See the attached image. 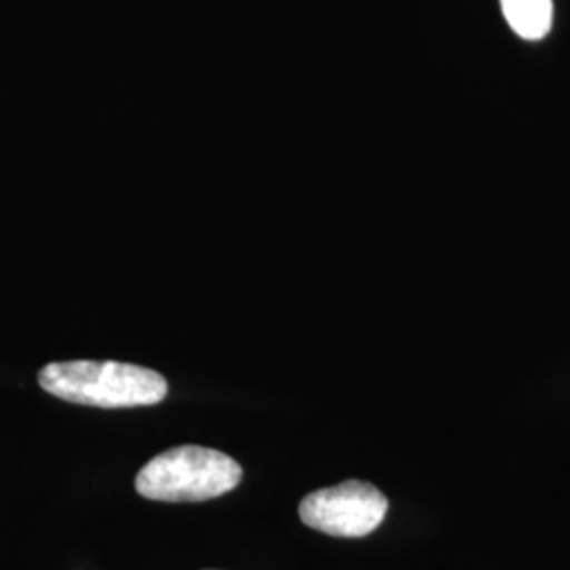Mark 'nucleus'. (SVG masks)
Masks as SVG:
<instances>
[{
  "instance_id": "1",
  "label": "nucleus",
  "mask_w": 570,
  "mask_h": 570,
  "mask_svg": "<svg viewBox=\"0 0 570 570\" xmlns=\"http://www.w3.org/2000/svg\"><path fill=\"white\" fill-rule=\"evenodd\" d=\"M39 383L47 393L82 406H155L167 395L159 372L121 362H56L42 367Z\"/></svg>"
},
{
  "instance_id": "2",
  "label": "nucleus",
  "mask_w": 570,
  "mask_h": 570,
  "mask_svg": "<svg viewBox=\"0 0 570 570\" xmlns=\"http://www.w3.org/2000/svg\"><path fill=\"white\" fill-rule=\"evenodd\" d=\"M242 475V465L220 450L180 446L150 459L136 478V490L150 501L197 503L230 492Z\"/></svg>"
},
{
  "instance_id": "3",
  "label": "nucleus",
  "mask_w": 570,
  "mask_h": 570,
  "mask_svg": "<svg viewBox=\"0 0 570 570\" xmlns=\"http://www.w3.org/2000/svg\"><path fill=\"white\" fill-rule=\"evenodd\" d=\"M387 497L360 480L317 490L303 499L298 513L308 529L330 537L357 539L381 527L387 515Z\"/></svg>"
},
{
  "instance_id": "4",
  "label": "nucleus",
  "mask_w": 570,
  "mask_h": 570,
  "mask_svg": "<svg viewBox=\"0 0 570 570\" xmlns=\"http://www.w3.org/2000/svg\"><path fill=\"white\" fill-rule=\"evenodd\" d=\"M501 7L518 37L527 41H541L550 32L553 18L551 0H501Z\"/></svg>"
}]
</instances>
